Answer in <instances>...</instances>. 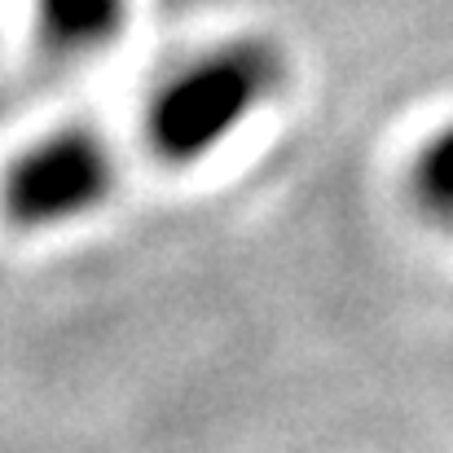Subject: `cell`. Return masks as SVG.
<instances>
[{
  "mask_svg": "<svg viewBox=\"0 0 453 453\" xmlns=\"http://www.w3.org/2000/svg\"><path fill=\"white\" fill-rule=\"evenodd\" d=\"M115 189V158L88 128H62L22 150L0 185V203L13 225L49 229L97 211Z\"/></svg>",
  "mask_w": 453,
  "mask_h": 453,
  "instance_id": "obj_2",
  "label": "cell"
},
{
  "mask_svg": "<svg viewBox=\"0 0 453 453\" xmlns=\"http://www.w3.org/2000/svg\"><path fill=\"white\" fill-rule=\"evenodd\" d=\"M410 189H414V203L453 234V124L441 128L414 158V172H410Z\"/></svg>",
  "mask_w": 453,
  "mask_h": 453,
  "instance_id": "obj_4",
  "label": "cell"
},
{
  "mask_svg": "<svg viewBox=\"0 0 453 453\" xmlns=\"http://www.w3.org/2000/svg\"><path fill=\"white\" fill-rule=\"evenodd\" d=\"M282 84V53L265 40H234L176 71L146 111V142L163 163H198L225 146Z\"/></svg>",
  "mask_w": 453,
  "mask_h": 453,
  "instance_id": "obj_1",
  "label": "cell"
},
{
  "mask_svg": "<svg viewBox=\"0 0 453 453\" xmlns=\"http://www.w3.org/2000/svg\"><path fill=\"white\" fill-rule=\"evenodd\" d=\"M128 0H35V27L49 53L93 58L124 31Z\"/></svg>",
  "mask_w": 453,
  "mask_h": 453,
  "instance_id": "obj_3",
  "label": "cell"
}]
</instances>
